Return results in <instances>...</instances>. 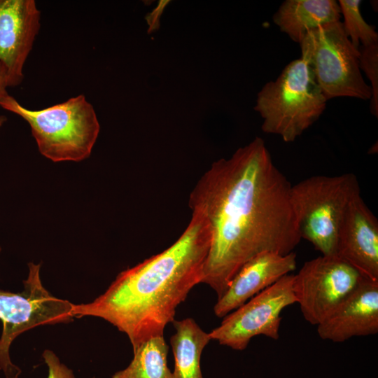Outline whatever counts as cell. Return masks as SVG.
<instances>
[{"label":"cell","instance_id":"obj_2","mask_svg":"<svg viewBox=\"0 0 378 378\" xmlns=\"http://www.w3.org/2000/svg\"><path fill=\"white\" fill-rule=\"evenodd\" d=\"M191 220L178 239L162 252L120 272L104 293L88 303H73L74 317L102 318L125 333L133 350L163 336L178 306L202 283L211 244L202 214Z\"/></svg>","mask_w":378,"mask_h":378},{"label":"cell","instance_id":"obj_16","mask_svg":"<svg viewBox=\"0 0 378 378\" xmlns=\"http://www.w3.org/2000/svg\"><path fill=\"white\" fill-rule=\"evenodd\" d=\"M168 351L163 336L152 337L134 349L128 366L111 378H173L167 363Z\"/></svg>","mask_w":378,"mask_h":378},{"label":"cell","instance_id":"obj_1","mask_svg":"<svg viewBox=\"0 0 378 378\" xmlns=\"http://www.w3.org/2000/svg\"><path fill=\"white\" fill-rule=\"evenodd\" d=\"M291 186L260 137L213 162L197 182L188 204L211 232L202 283L218 298L253 257L265 251L286 255L300 243Z\"/></svg>","mask_w":378,"mask_h":378},{"label":"cell","instance_id":"obj_14","mask_svg":"<svg viewBox=\"0 0 378 378\" xmlns=\"http://www.w3.org/2000/svg\"><path fill=\"white\" fill-rule=\"evenodd\" d=\"M340 6L335 0H286L274 14L273 22L300 43L309 31L340 21Z\"/></svg>","mask_w":378,"mask_h":378},{"label":"cell","instance_id":"obj_24","mask_svg":"<svg viewBox=\"0 0 378 378\" xmlns=\"http://www.w3.org/2000/svg\"><path fill=\"white\" fill-rule=\"evenodd\" d=\"M92 378H95V377H92Z\"/></svg>","mask_w":378,"mask_h":378},{"label":"cell","instance_id":"obj_18","mask_svg":"<svg viewBox=\"0 0 378 378\" xmlns=\"http://www.w3.org/2000/svg\"><path fill=\"white\" fill-rule=\"evenodd\" d=\"M359 66L371 83L372 97L370 99V111L378 116V43L368 46H360Z\"/></svg>","mask_w":378,"mask_h":378},{"label":"cell","instance_id":"obj_11","mask_svg":"<svg viewBox=\"0 0 378 378\" xmlns=\"http://www.w3.org/2000/svg\"><path fill=\"white\" fill-rule=\"evenodd\" d=\"M336 256L363 276L378 280V220L360 192L351 199L344 214Z\"/></svg>","mask_w":378,"mask_h":378},{"label":"cell","instance_id":"obj_15","mask_svg":"<svg viewBox=\"0 0 378 378\" xmlns=\"http://www.w3.org/2000/svg\"><path fill=\"white\" fill-rule=\"evenodd\" d=\"M175 333L170 337L174 357L173 378H203L201 356L211 340L192 318L174 320Z\"/></svg>","mask_w":378,"mask_h":378},{"label":"cell","instance_id":"obj_21","mask_svg":"<svg viewBox=\"0 0 378 378\" xmlns=\"http://www.w3.org/2000/svg\"><path fill=\"white\" fill-rule=\"evenodd\" d=\"M8 84L5 74L0 70V105L4 98L8 94Z\"/></svg>","mask_w":378,"mask_h":378},{"label":"cell","instance_id":"obj_3","mask_svg":"<svg viewBox=\"0 0 378 378\" xmlns=\"http://www.w3.org/2000/svg\"><path fill=\"white\" fill-rule=\"evenodd\" d=\"M0 107L28 123L38 151L54 162H80L88 158L99 134L95 110L83 94L33 110L8 94Z\"/></svg>","mask_w":378,"mask_h":378},{"label":"cell","instance_id":"obj_9","mask_svg":"<svg viewBox=\"0 0 378 378\" xmlns=\"http://www.w3.org/2000/svg\"><path fill=\"white\" fill-rule=\"evenodd\" d=\"M364 276L336 255L307 261L294 274L293 292L304 319L317 326L358 286Z\"/></svg>","mask_w":378,"mask_h":378},{"label":"cell","instance_id":"obj_20","mask_svg":"<svg viewBox=\"0 0 378 378\" xmlns=\"http://www.w3.org/2000/svg\"><path fill=\"white\" fill-rule=\"evenodd\" d=\"M170 1L168 0L159 1L158 6L150 13L145 16L148 24V34H151L158 31L160 26V18L164 8Z\"/></svg>","mask_w":378,"mask_h":378},{"label":"cell","instance_id":"obj_10","mask_svg":"<svg viewBox=\"0 0 378 378\" xmlns=\"http://www.w3.org/2000/svg\"><path fill=\"white\" fill-rule=\"evenodd\" d=\"M34 0H0V70L14 88L24 78V67L41 27Z\"/></svg>","mask_w":378,"mask_h":378},{"label":"cell","instance_id":"obj_23","mask_svg":"<svg viewBox=\"0 0 378 378\" xmlns=\"http://www.w3.org/2000/svg\"><path fill=\"white\" fill-rule=\"evenodd\" d=\"M1 246H0V252H1Z\"/></svg>","mask_w":378,"mask_h":378},{"label":"cell","instance_id":"obj_8","mask_svg":"<svg viewBox=\"0 0 378 378\" xmlns=\"http://www.w3.org/2000/svg\"><path fill=\"white\" fill-rule=\"evenodd\" d=\"M294 274H287L226 315L209 333L211 340L234 350H244L258 335L277 340L282 311L296 303Z\"/></svg>","mask_w":378,"mask_h":378},{"label":"cell","instance_id":"obj_4","mask_svg":"<svg viewBox=\"0 0 378 378\" xmlns=\"http://www.w3.org/2000/svg\"><path fill=\"white\" fill-rule=\"evenodd\" d=\"M326 102L311 69L300 58L262 88L254 109L263 119L264 132L293 142L320 118Z\"/></svg>","mask_w":378,"mask_h":378},{"label":"cell","instance_id":"obj_6","mask_svg":"<svg viewBox=\"0 0 378 378\" xmlns=\"http://www.w3.org/2000/svg\"><path fill=\"white\" fill-rule=\"evenodd\" d=\"M301 58L311 69L323 96L370 100L372 89L363 79L359 52L340 21L309 31L300 43Z\"/></svg>","mask_w":378,"mask_h":378},{"label":"cell","instance_id":"obj_19","mask_svg":"<svg viewBox=\"0 0 378 378\" xmlns=\"http://www.w3.org/2000/svg\"><path fill=\"white\" fill-rule=\"evenodd\" d=\"M42 356L48 367V378H76L73 371L52 351L46 349Z\"/></svg>","mask_w":378,"mask_h":378},{"label":"cell","instance_id":"obj_5","mask_svg":"<svg viewBox=\"0 0 378 378\" xmlns=\"http://www.w3.org/2000/svg\"><path fill=\"white\" fill-rule=\"evenodd\" d=\"M360 192L353 173L314 176L290 189V200L301 238L323 255H336L340 228L351 199Z\"/></svg>","mask_w":378,"mask_h":378},{"label":"cell","instance_id":"obj_13","mask_svg":"<svg viewBox=\"0 0 378 378\" xmlns=\"http://www.w3.org/2000/svg\"><path fill=\"white\" fill-rule=\"evenodd\" d=\"M296 257L293 251L286 255L265 251L248 260L233 277L223 295L218 298L214 307L215 315L225 317L294 271Z\"/></svg>","mask_w":378,"mask_h":378},{"label":"cell","instance_id":"obj_12","mask_svg":"<svg viewBox=\"0 0 378 378\" xmlns=\"http://www.w3.org/2000/svg\"><path fill=\"white\" fill-rule=\"evenodd\" d=\"M378 332V280L363 276L356 289L321 323L318 336L343 342Z\"/></svg>","mask_w":378,"mask_h":378},{"label":"cell","instance_id":"obj_17","mask_svg":"<svg viewBox=\"0 0 378 378\" xmlns=\"http://www.w3.org/2000/svg\"><path fill=\"white\" fill-rule=\"evenodd\" d=\"M360 4V0H340L338 3L344 17V30L357 49L360 46L378 43V34L374 27L368 24L361 15Z\"/></svg>","mask_w":378,"mask_h":378},{"label":"cell","instance_id":"obj_22","mask_svg":"<svg viewBox=\"0 0 378 378\" xmlns=\"http://www.w3.org/2000/svg\"><path fill=\"white\" fill-rule=\"evenodd\" d=\"M7 118L3 115H0V129L2 127V126L4 125V123L6 122Z\"/></svg>","mask_w":378,"mask_h":378},{"label":"cell","instance_id":"obj_7","mask_svg":"<svg viewBox=\"0 0 378 378\" xmlns=\"http://www.w3.org/2000/svg\"><path fill=\"white\" fill-rule=\"evenodd\" d=\"M28 276L22 291L0 290V319L3 328L0 337V370L6 378H18L20 369L10 358V347L22 332L39 326L69 323L74 318L73 303L53 296L43 286L41 264L28 263Z\"/></svg>","mask_w":378,"mask_h":378}]
</instances>
